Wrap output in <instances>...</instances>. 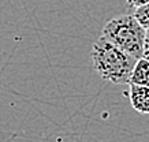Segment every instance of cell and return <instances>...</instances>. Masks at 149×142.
<instances>
[{"label": "cell", "instance_id": "4", "mask_svg": "<svg viewBox=\"0 0 149 142\" xmlns=\"http://www.w3.org/2000/svg\"><path fill=\"white\" fill-rule=\"evenodd\" d=\"M134 85H141V86H149V59L146 57H140L137 59L134 69L131 71L130 82Z\"/></svg>", "mask_w": 149, "mask_h": 142}, {"label": "cell", "instance_id": "2", "mask_svg": "<svg viewBox=\"0 0 149 142\" xmlns=\"http://www.w3.org/2000/svg\"><path fill=\"white\" fill-rule=\"evenodd\" d=\"M146 29L133 14L119 15L109 19L103 28V37L136 59L144 56Z\"/></svg>", "mask_w": 149, "mask_h": 142}, {"label": "cell", "instance_id": "6", "mask_svg": "<svg viewBox=\"0 0 149 142\" xmlns=\"http://www.w3.org/2000/svg\"><path fill=\"white\" fill-rule=\"evenodd\" d=\"M144 57L149 59V28H146V32H145V40H144Z\"/></svg>", "mask_w": 149, "mask_h": 142}, {"label": "cell", "instance_id": "5", "mask_svg": "<svg viewBox=\"0 0 149 142\" xmlns=\"http://www.w3.org/2000/svg\"><path fill=\"white\" fill-rule=\"evenodd\" d=\"M133 15L136 17L137 21H138L145 29L149 28V3H146V4H144V6H140V7H136Z\"/></svg>", "mask_w": 149, "mask_h": 142}, {"label": "cell", "instance_id": "1", "mask_svg": "<svg viewBox=\"0 0 149 142\" xmlns=\"http://www.w3.org/2000/svg\"><path fill=\"white\" fill-rule=\"evenodd\" d=\"M93 67L104 81L129 83L137 59L113 45L105 37H100L92 46Z\"/></svg>", "mask_w": 149, "mask_h": 142}, {"label": "cell", "instance_id": "3", "mask_svg": "<svg viewBox=\"0 0 149 142\" xmlns=\"http://www.w3.org/2000/svg\"><path fill=\"white\" fill-rule=\"evenodd\" d=\"M129 98L133 108L140 114H149V86H141L130 83Z\"/></svg>", "mask_w": 149, "mask_h": 142}, {"label": "cell", "instance_id": "7", "mask_svg": "<svg viewBox=\"0 0 149 142\" xmlns=\"http://www.w3.org/2000/svg\"><path fill=\"white\" fill-rule=\"evenodd\" d=\"M127 4L133 7V8H136V7H140V6H144L146 3H149V0H126Z\"/></svg>", "mask_w": 149, "mask_h": 142}]
</instances>
